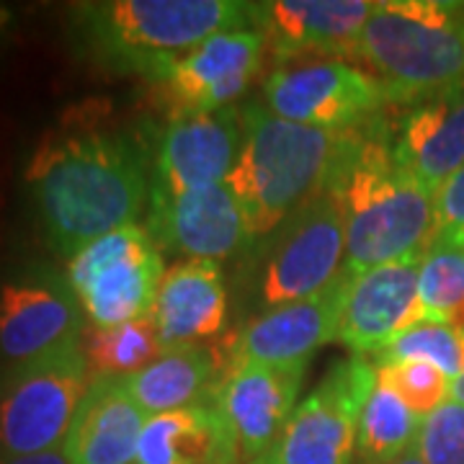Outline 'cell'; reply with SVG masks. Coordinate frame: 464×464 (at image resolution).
<instances>
[{
  "label": "cell",
  "instance_id": "cell-1",
  "mask_svg": "<svg viewBox=\"0 0 464 464\" xmlns=\"http://www.w3.org/2000/svg\"><path fill=\"white\" fill-rule=\"evenodd\" d=\"M50 246L63 258L137 225L150 204V163L130 134L99 124L47 132L26 166Z\"/></svg>",
  "mask_w": 464,
  "mask_h": 464
},
{
  "label": "cell",
  "instance_id": "cell-2",
  "mask_svg": "<svg viewBox=\"0 0 464 464\" xmlns=\"http://www.w3.org/2000/svg\"><path fill=\"white\" fill-rule=\"evenodd\" d=\"M243 145L227 176L250 237L261 240L317 194L328 191L362 142V130H320L271 114L264 101L240 111Z\"/></svg>",
  "mask_w": 464,
  "mask_h": 464
},
{
  "label": "cell",
  "instance_id": "cell-3",
  "mask_svg": "<svg viewBox=\"0 0 464 464\" xmlns=\"http://www.w3.org/2000/svg\"><path fill=\"white\" fill-rule=\"evenodd\" d=\"M346 222L343 274L423 258L433 246V194L402 170L384 130L366 124L362 142L331 186Z\"/></svg>",
  "mask_w": 464,
  "mask_h": 464
},
{
  "label": "cell",
  "instance_id": "cell-4",
  "mask_svg": "<svg viewBox=\"0 0 464 464\" xmlns=\"http://www.w3.org/2000/svg\"><path fill=\"white\" fill-rule=\"evenodd\" d=\"M83 50L121 75H160L209 36L253 29L240 0H96L72 5Z\"/></svg>",
  "mask_w": 464,
  "mask_h": 464
},
{
  "label": "cell",
  "instance_id": "cell-5",
  "mask_svg": "<svg viewBox=\"0 0 464 464\" xmlns=\"http://www.w3.org/2000/svg\"><path fill=\"white\" fill-rule=\"evenodd\" d=\"M356 60L384 101L418 106L464 88V3L382 0L364 24Z\"/></svg>",
  "mask_w": 464,
  "mask_h": 464
},
{
  "label": "cell",
  "instance_id": "cell-6",
  "mask_svg": "<svg viewBox=\"0 0 464 464\" xmlns=\"http://www.w3.org/2000/svg\"><path fill=\"white\" fill-rule=\"evenodd\" d=\"M166 271L163 250L137 222L67 258L65 279L81 302L88 328L106 331L152 315Z\"/></svg>",
  "mask_w": 464,
  "mask_h": 464
},
{
  "label": "cell",
  "instance_id": "cell-7",
  "mask_svg": "<svg viewBox=\"0 0 464 464\" xmlns=\"http://www.w3.org/2000/svg\"><path fill=\"white\" fill-rule=\"evenodd\" d=\"M91 384L83 346L60 348L0 372V457H26L65 444Z\"/></svg>",
  "mask_w": 464,
  "mask_h": 464
},
{
  "label": "cell",
  "instance_id": "cell-8",
  "mask_svg": "<svg viewBox=\"0 0 464 464\" xmlns=\"http://www.w3.org/2000/svg\"><path fill=\"white\" fill-rule=\"evenodd\" d=\"M374 382L377 366L362 356L331 366L299 402L279 441L253 464H353L359 418Z\"/></svg>",
  "mask_w": 464,
  "mask_h": 464
},
{
  "label": "cell",
  "instance_id": "cell-9",
  "mask_svg": "<svg viewBox=\"0 0 464 464\" xmlns=\"http://www.w3.org/2000/svg\"><path fill=\"white\" fill-rule=\"evenodd\" d=\"M346 222L338 194L328 188L279 227L261 271V307L274 310L323 292L343 271Z\"/></svg>",
  "mask_w": 464,
  "mask_h": 464
},
{
  "label": "cell",
  "instance_id": "cell-10",
  "mask_svg": "<svg viewBox=\"0 0 464 464\" xmlns=\"http://www.w3.org/2000/svg\"><path fill=\"white\" fill-rule=\"evenodd\" d=\"M264 106L295 124L320 130H362L387 103L374 75L341 60L279 67L266 75Z\"/></svg>",
  "mask_w": 464,
  "mask_h": 464
},
{
  "label": "cell",
  "instance_id": "cell-11",
  "mask_svg": "<svg viewBox=\"0 0 464 464\" xmlns=\"http://www.w3.org/2000/svg\"><path fill=\"white\" fill-rule=\"evenodd\" d=\"M81 302L50 268H29L0 282V359L26 364L83 341Z\"/></svg>",
  "mask_w": 464,
  "mask_h": 464
},
{
  "label": "cell",
  "instance_id": "cell-12",
  "mask_svg": "<svg viewBox=\"0 0 464 464\" xmlns=\"http://www.w3.org/2000/svg\"><path fill=\"white\" fill-rule=\"evenodd\" d=\"M243 145L237 109L173 116L158 134L150 163V199H173L227 181Z\"/></svg>",
  "mask_w": 464,
  "mask_h": 464
},
{
  "label": "cell",
  "instance_id": "cell-13",
  "mask_svg": "<svg viewBox=\"0 0 464 464\" xmlns=\"http://www.w3.org/2000/svg\"><path fill=\"white\" fill-rule=\"evenodd\" d=\"M266 39L256 29H232L209 36L160 75L173 116L212 114L230 109L264 65Z\"/></svg>",
  "mask_w": 464,
  "mask_h": 464
},
{
  "label": "cell",
  "instance_id": "cell-14",
  "mask_svg": "<svg viewBox=\"0 0 464 464\" xmlns=\"http://www.w3.org/2000/svg\"><path fill=\"white\" fill-rule=\"evenodd\" d=\"M351 282L353 279L341 271L335 282L313 297L264 310L235 335L230 366H307L320 348L338 338Z\"/></svg>",
  "mask_w": 464,
  "mask_h": 464
},
{
  "label": "cell",
  "instance_id": "cell-15",
  "mask_svg": "<svg viewBox=\"0 0 464 464\" xmlns=\"http://www.w3.org/2000/svg\"><path fill=\"white\" fill-rule=\"evenodd\" d=\"M304 372V364H232L227 369L212 405L230 426L240 462L253 464L279 441L297 411Z\"/></svg>",
  "mask_w": 464,
  "mask_h": 464
},
{
  "label": "cell",
  "instance_id": "cell-16",
  "mask_svg": "<svg viewBox=\"0 0 464 464\" xmlns=\"http://www.w3.org/2000/svg\"><path fill=\"white\" fill-rule=\"evenodd\" d=\"M148 232L160 250L183 261L222 264L253 243L246 215L227 183L173 199H150Z\"/></svg>",
  "mask_w": 464,
  "mask_h": 464
},
{
  "label": "cell",
  "instance_id": "cell-17",
  "mask_svg": "<svg viewBox=\"0 0 464 464\" xmlns=\"http://www.w3.org/2000/svg\"><path fill=\"white\" fill-rule=\"evenodd\" d=\"M372 11V0H266L250 3V21L282 63L307 54L356 57Z\"/></svg>",
  "mask_w": 464,
  "mask_h": 464
},
{
  "label": "cell",
  "instance_id": "cell-18",
  "mask_svg": "<svg viewBox=\"0 0 464 464\" xmlns=\"http://www.w3.org/2000/svg\"><path fill=\"white\" fill-rule=\"evenodd\" d=\"M420 261L387 264L356 276L348 289L338 338L353 356H377L400 333L420 323L418 276Z\"/></svg>",
  "mask_w": 464,
  "mask_h": 464
},
{
  "label": "cell",
  "instance_id": "cell-19",
  "mask_svg": "<svg viewBox=\"0 0 464 464\" xmlns=\"http://www.w3.org/2000/svg\"><path fill=\"white\" fill-rule=\"evenodd\" d=\"M150 317L163 351L201 346V341L215 338L227 320V292L219 266L209 261L170 266Z\"/></svg>",
  "mask_w": 464,
  "mask_h": 464
},
{
  "label": "cell",
  "instance_id": "cell-20",
  "mask_svg": "<svg viewBox=\"0 0 464 464\" xmlns=\"http://www.w3.org/2000/svg\"><path fill=\"white\" fill-rule=\"evenodd\" d=\"M145 423L121 377H91L63 447L72 464H134Z\"/></svg>",
  "mask_w": 464,
  "mask_h": 464
},
{
  "label": "cell",
  "instance_id": "cell-21",
  "mask_svg": "<svg viewBox=\"0 0 464 464\" xmlns=\"http://www.w3.org/2000/svg\"><path fill=\"white\" fill-rule=\"evenodd\" d=\"M387 137L400 168L433 194L464 166V88L413 106Z\"/></svg>",
  "mask_w": 464,
  "mask_h": 464
},
{
  "label": "cell",
  "instance_id": "cell-22",
  "mask_svg": "<svg viewBox=\"0 0 464 464\" xmlns=\"http://www.w3.org/2000/svg\"><path fill=\"white\" fill-rule=\"evenodd\" d=\"M240 451L215 405H191L148 418L134 464H237Z\"/></svg>",
  "mask_w": 464,
  "mask_h": 464
},
{
  "label": "cell",
  "instance_id": "cell-23",
  "mask_svg": "<svg viewBox=\"0 0 464 464\" xmlns=\"http://www.w3.org/2000/svg\"><path fill=\"white\" fill-rule=\"evenodd\" d=\"M121 382L140 411L152 418L204 405L209 395H215V359L204 346L168 348L140 372L121 377Z\"/></svg>",
  "mask_w": 464,
  "mask_h": 464
},
{
  "label": "cell",
  "instance_id": "cell-24",
  "mask_svg": "<svg viewBox=\"0 0 464 464\" xmlns=\"http://www.w3.org/2000/svg\"><path fill=\"white\" fill-rule=\"evenodd\" d=\"M423 429V415H418L408 402L390 387V382L377 374V382L366 398L356 433V457L362 464L395 462L408 449L418 444Z\"/></svg>",
  "mask_w": 464,
  "mask_h": 464
},
{
  "label": "cell",
  "instance_id": "cell-25",
  "mask_svg": "<svg viewBox=\"0 0 464 464\" xmlns=\"http://www.w3.org/2000/svg\"><path fill=\"white\" fill-rule=\"evenodd\" d=\"M81 346H83L91 377H101V374L127 377L163 353L152 317H142V320L124 323L106 331L88 328Z\"/></svg>",
  "mask_w": 464,
  "mask_h": 464
},
{
  "label": "cell",
  "instance_id": "cell-26",
  "mask_svg": "<svg viewBox=\"0 0 464 464\" xmlns=\"http://www.w3.org/2000/svg\"><path fill=\"white\" fill-rule=\"evenodd\" d=\"M418 304L420 320L464 333V248L433 243L426 250L418 276Z\"/></svg>",
  "mask_w": 464,
  "mask_h": 464
},
{
  "label": "cell",
  "instance_id": "cell-27",
  "mask_svg": "<svg viewBox=\"0 0 464 464\" xmlns=\"http://www.w3.org/2000/svg\"><path fill=\"white\" fill-rule=\"evenodd\" d=\"M380 366L420 362L441 369L454 382L464 369V333L441 323L420 320L413 328L402 331L387 348L377 353Z\"/></svg>",
  "mask_w": 464,
  "mask_h": 464
},
{
  "label": "cell",
  "instance_id": "cell-28",
  "mask_svg": "<svg viewBox=\"0 0 464 464\" xmlns=\"http://www.w3.org/2000/svg\"><path fill=\"white\" fill-rule=\"evenodd\" d=\"M377 374L390 382V387L408 402L418 415L433 413L451 395V380L441 369L420 362L377 366Z\"/></svg>",
  "mask_w": 464,
  "mask_h": 464
},
{
  "label": "cell",
  "instance_id": "cell-29",
  "mask_svg": "<svg viewBox=\"0 0 464 464\" xmlns=\"http://www.w3.org/2000/svg\"><path fill=\"white\" fill-rule=\"evenodd\" d=\"M418 451L426 464H464V405L449 398L426 415Z\"/></svg>",
  "mask_w": 464,
  "mask_h": 464
},
{
  "label": "cell",
  "instance_id": "cell-30",
  "mask_svg": "<svg viewBox=\"0 0 464 464\" xmlns=\"http://www.w3.org/2000/svg\"><path fill=\"white\" fill-rule=\"evenodd\" d=\"M433 243L464 248V166L433 191Z\"/></svg>",
  "mask_w": 464,
  "mask_h": 464
},
{
  "label": "cell",
  "instance_id": "cell-31",
  "mask_svg": "<svg viewBox=\"0 0 464 464\" xmlns=\"http://www.w3.org/2000/svg\"><path fill=\"white\" fill-rule=\"evenodd\" d=\"M0 464H72L67 457L65 447L39 451V454H26V457H0Z\"/></svg>",
  "mask_w": 464,
  "mask_h": 464
},
{
  "label": "cell",
  "instance_id": "cell-32",
  "mask_svg": "<svg viewBox=\"0 0 464 464\" xmlns=\"http://www.w3.org/2000/svg\"><path fill=\"white\" fill-rule=\"evenodd\" d=\"M387 464H426L423 462V457H420V451H418V444L413 449H408L402 457H398L395 462H387Z\"/></svg>",
  "mask_w": 464,
  "mask_h": 464
},
{
  "label": "cell",
  "instance_id": "cell-33",
  "mask_svg": "<svg viewBox=\"0 0 464 464\" xmlns=\"http://www.w3.org/2000/svg\"><path fill=\"white\" fill-rule=\"evenodd\" d=\"M449 398L454 400V402H459V405H464V369L462 374L451 382V395H449Z\"/></svg>",
  "mask_w": 464,
  "mask_h": 464
}]
</instances>
